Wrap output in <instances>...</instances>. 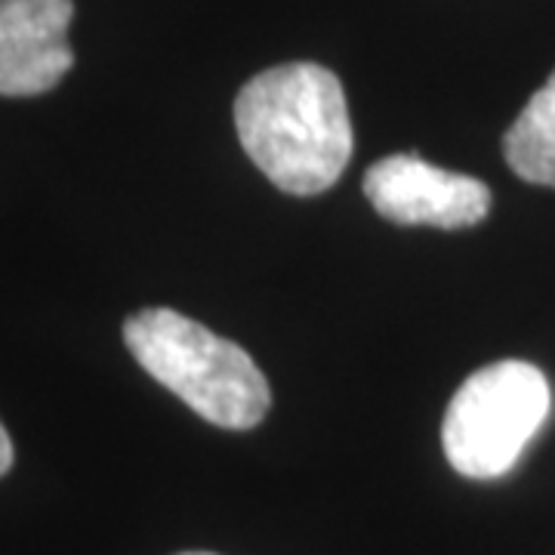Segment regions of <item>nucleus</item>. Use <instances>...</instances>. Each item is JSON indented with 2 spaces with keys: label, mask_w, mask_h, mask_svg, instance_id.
I'll use <instances>...</instances> for the list:
<instances>
[{
  "label": "nucleus",
  "mask_w": 555,
  "mask_h": 555,
  "mask_svg": "<svg viewBox=\"0 0 555 555\" xmlns=\"http://www.w3.org/2000/svg\"><path fill=\"white\" fill-rule=\"evenodd\" d=\"M235 127L250 160L287 195L327 192L356 149L343 83L315 62H287L247 80Z\"/></svg>",
  "instance_id": "nucleus-1"
},
{
  "label": "nucleus",
  "mask_w": 555,
  "mask_h": 555,
  "mask_svg": "<svg viewBox=\"0 0 555 555\" xmlns=\"http://www.w3.org/2000/svg\"><path fill=\"white\" fill-rule=\"evenodd\" d=\"M124 343L164 389L222 429H254L272 404L269 379L232 339L173 309H142L124 324Z\"/></svg>",
  "instance_id": "nucleus-2"
},
{
  "label": "nucleus",
  "mask_w": 555,
  "mask_h": 555,
  "mask_svg": "<svg viewBox=\"0 0 555 555\" xmlns=\"http://www.w3.org/2000/svg\"><path fill=\"white\" fill-rule=\"evenodd\" d=\"M553 389L543 371L528 361H496L476 371L451 398L441 444L460 476H506L550 420Z\"/></svg>",
  "instance_id": "nucleus-3"
},
{
  "label": "nucleus",
  "mask_w": 555,
  "mask_h": 555,
  "mask_svg": "<svg viewBox=\"0 0 555 555\" xmlns=\"http://www.w3.org/2000/svg\"><path fill=\"white\" fill-rule=\"evenodd\" d=\"M364 195L396 225L473 229L491 210V189L481 179L433 167L411 152L371 164Z\"/></svg>",
  "instance_id": "nucleus-4"
},
{
  "label": "nucleus",
  "mask_w": 555,
  "mask_h": 555,
  "mask_svg": "<svg viewBox=\"0 0 555 555\" xmlns=\"http://www.w3.org/2000/svg\"><path fill=\"white\" fill-rule=\"evenodd\" d=\"M72 0H0V96H40L75 65Z\"/></svg>",
  "instance_id": "nucleus-5"
},
{
  "label": "nucleus",
  "mask_w": 555,
  "mask_h": 555,
  "mask_svg": "<svg viewBox=\"0 0 555 555\" xmlns=\"http://www.w3.org/2000/svg\"><path fill=\"white\" fill-rule=\"evenodd\" d=\"M503 155L518 179L555 189V72L506 130Z\"/></svg>",
  "instance_id": "nucleus-6"
},
{
  "label": "nucleus",
  "mask_w": 555,
  "mask_h": 555,
  "mask_svg": "<svg viewBox=\"0 0 555 555\" xmlns=\"http://www.w3.org/2000/svg\"><path fill=\"white\" fill-rule=\"evenodd\" d=\"M10 466H13V441H10L7 429H3V423H0V476H7V473H10Z\"/></svg>",
  "instance_id": "nucleus-7"
},
{
  "label": "nucleus",
  "mask_w": 555,
  "mask_h": 555,
  "mask_svg": "<svg viewBox=\"0 0 555 555\" xmlns=\"http://www.w3.org/2000/svg\"><path fill=\"white\" fill-rule=\"evenodd\" d=\"M179 555H214V553H179Z\"/></svg>",
  "instance_id": "nucleus-8"
}]
</instances>
